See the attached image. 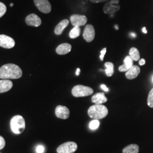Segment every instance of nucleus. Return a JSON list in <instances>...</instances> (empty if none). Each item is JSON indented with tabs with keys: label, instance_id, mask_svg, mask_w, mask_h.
<instances>
[{
	"label": "nucleus",
	"instance_id": "20e7f679",
	"mask_svg": "<svg viewBox=\"0 0 153 153\" xmlns=\"http://www.w3.org/2000/svg\"><path fill=\"white\" fill-rule=\"evenodd\" d=\"M94 93L93 88L83 85H76L72 88V95L75 97H85L91 95Z\"/></svg>",
	"mask_w": 153,
	"mask_h": 153
},
{
	"label": "nucleus",
	"instance_id": "1a4fd4ad",
	"mask_svg": "<svg viewBox=\"0 0 153 153\" xmlns=\"http://www.w3.org/2000/svg\"><path fill=\"white\" fill-rule=\"evenodd\" d=\"M15 46V41L13 39L5 35H0V47L10 49Z\"/></svg>",
	"mask_w": 153,
	"mask_h": 153
},
{
	"label": "nucleus",
	"instance_id": "393cba45",
	"mask_svg": "<svg viewBox=\"0 0 153 153\" xmlns=\"http://www.w3.org/2000/svg\"><path fill=\"white\" fill-rule=\"evenodd\" d=\"M6 6L4 4L0 2V18L3 16L6 12Z\"/></svg>",
	"mask_w": 153,
	"mask_h": 153
},
{
	"label": "nucleus",
	"instance_id": "4be33fe9",
	"mask_svg": "<svg viewBox=\"0 0 153 153\" xmlns=\"http://www.w3.org/2000/svg\"><path fill=\"white\" fill-rule=\"evenodd\" d=\"M81 33V29L79 27H74L69 33V36L71 39H75L78 37Z\"/></svg>",
	"mask_w": 153,
	"mask_h": 153
},
{
	"label": "nucleus",
	"instance_id": "9b49d317",
	"mask_svg": "<svg viewBox=\"0 0 153 153\" xmlns=\"http://www.w3.org/2000/svg\"><path fill=\"white\" fill-rule=\"evenodd\" d=\"M55 115L61 119H67L70 115V111L68 108L63 105H57L55 109Z\"/></svg>",
	"mask_w": 153,
	"mask_h": 153
},
{
	"label": "nucleus",
	"instance_id": "c85d7f7f",
	"mask_svg": "<svg viewBox=\"0 0 153 153\" xmlns=\"http://www.w3.org/2000/svg\"><path fill=\"white\" fill-rule=\"evenodd\" d=\"M109 1H111V0H90V1L92 2L93 3H99V2Z\"/></svg>",
	"mask_w": 153,
	"mask_h": 153
},
{
	"label": "nucleus",
	"instance_id": "dca6fc26",
	"mask_svg": "<svg viewBox=\"0 0 153 153\" xmlns=\"http://www.w3.org/2000/svg\"><path fill=\"white\" fill-rule=\"evenodd\" d=\"M71 45L69 43H63L59 45L56 49V53L60 55H66L71 52Z\"/></svg>",
	"mask_w": 153,
	"mask_h": 153
},
{
	"label": "nucleus",
	"instance_id": "5701e85b",
	"mask_svg": "<svg viewBox=\"0 0 153 153\" xmlns=\"http://www.w3.org/2000/svg\"><path fill=\"white\" fill-rule=\"evenodd\" d=\"M100 125V123L98 120L94 119V120L91 121L89 124V127L92 130H95L98 128L99 126Z\"/></svg>",
	"mask_w": 153,
	"mask_h": 153
},
{
	"label": "nucleus",
	"instance_id": "b1692460",
	"mask_svg": "<svg viewBox=\"0 0 153 153\" xmlns=\"http://www.w3.org/2000/svg\"><path fill=\"white\" fill-rule=\"evenodd\" d=\"M148 105L150 108H153V88L150 90L148 95Z\"/></svg>",
	"mask_w": 153,
	"mask_h": 153
},
{
	"label": "nucleus",
	"instance_id": "cd10ccee",
	"mask_svg": "<svg viewBox=\"0 0 153 153\" xmlns=\"http://www.w3.org/2000/svg\"><path fill=\"white\" fill-rule=\"evenodd\" d=\"M106 51H107V49H106V48H103V49H102L101 51V52H100V60L102 61L103 60L104 55H105V53H106Z\"/></svg>",
	"mask_w": 153,
	"mask_h": 153
},
{
	"label": "nucleus",
	"instance_id": "6e6552de",
	"mask_svg": "<svg viewBox=\"0 0 153 153\" xmlns=\"http://www.w3.org/2000/svg\"><path fill=\"white\" fill-rule=\"evenodd\" d=\"M70 20L71 25L74 27H80L84 26L88 22V18L86 16L78 14L72 15L70 18Z\"/></svg>",
	"mask_w": 153,
	"mask_h": 153
},
{
	"label": "nucleus",
	"instance_id": "c9c22d12",
	"mask_svg": "<svg viewBox=\"0 0 153 153\" xmlns=\"http://www.w3.org/2000/svg\"><path fill=\"white\" fill-rule=\"evenodd\" d=\"M13 5H14V4H13V3H11V4H10V6H11V7H12V6H13Z\"/></svg>",
	"mask_w": 153,
	"mask_h": 153
},
{
	"label": "nucleus",
	"instance_id": "2eb2a0df",
	"mask_svg": "<svg viewBox=\"0 0 153 153\" xmlns=\"http://www.w3.org/2000/svg\"><path fill=\"white\" fill-rule=\"evenodd\" d=\"M13 82L9 79L0 80V93L9 91L13 88Z\"/></svg>",
	"mask_w": 153,
	"mask_h": 153
},
{
	"label": "nucleus",
	"instance_id": "2f4dec72",
	"mask_svg": "<svg viewBox=\"0 0 153 153\" xmlns=\"http://www.w3.org/2000/svg\"><path fill=\"white\" fill-rule=\"evenodd\" d=\"M80 71H80V69H79V68H77V69H76V76H79V73H80Z\"/></svg>",
	"mask_w": 153,
	"mask_h": 153
},
{
	"label": "nucleus",
	"instance_id": "a878e982",
	"mask_svg": "<svg viewBox=\"0 0 153 153\" xmlns=\"http://www.w3.org/2000/svg\"><path fill=\"white\" fill-rule=\"evenodd\" d=\"M45 150V148L43 145H38L36 149V153H43Z\"/></svg>",
	"mask_w": 153,
	"mask_h": 153
},
{
	"label": "nucleus",
	"instance_id": "4468645a",
	"mask_svg": "<svg viewBox=\"0 0 153 153\" xmlns=\"http://www.w3.org/2000/svg\"><path fill=\"white\" fill-rule=\"evenodd\" d=\"M133 60L131 59L130 56H126L124 60V64L120 66L119 68V71L121 72L127 71L133 65Z\"/></svg>",
	"mask_w": 153,
	"mask_h": 153
},
{
	"label": "nucleus",
	"instance_id": "473e14b6",
	"mask_svg": "<svg viewBox=\"0 0 153 153\" xmlns=\"http://www.w3.org/2000/svg\"><path fill=\"white\" fill-rule=\"evenodd\" d=\"M142 32L145 33H147V30H146V27H143L142 28Z\"/></svg>",
	"mask_w": 153,
	"mask_h": 153
},
{
	"label": "nucleus",
	"instance_id": "423d86ee",
	"mask_svg": "<svg viewBox=\"0 0 153 153\" xmlns=\"http://www.w3.org/2000/svg\"><path fill=\"white\" fill-rule=\"evenodd\" d=\"M119 0H111L107 2L103 7V11L105 14H111L119 11L120 9L119 5H117L119 3Z\"/></svg>",
	"mask_w": 153,
	"mask_h": 153
},
{
	"label": "nucleus",
	"instance_id": "f3484780",
	"mask_svg": "<svg viewBox=\"0 0 153 153\" xmlns=\"http://www.w3.org/2000/svg\"><path fill=\"white\" fill-rule=\"evenodd\" d=\"M92 102L95 104H102L107 102V98L103 93H97L91 98Z\"/></svg>",
	"mask_w": 153,
	"mask_h": 153
},
{
	"label": "nucleus",
	"instance_id": "f704fd0d",
	"mask_svg": "<svg viewBox=\"0 0 153 153\" xmlns=\"http://www.w3.org/2000/svg\"><path fill=\"white\" fill-rule=\"evenodd\" d=\"M115 28L116 29V30H119V27H118V26H117V25H115Z\"/></svg>",
	"mask_w": 153,
	"mask_h": 153
},
{
	"label": "nucleus",
	"instance_id": "bb28decb",
	"mask_svg": "<svg viewBox=\"0 0 153 153\" xmlns=\"http://www.w3.org/2000/svg\"><path fill=\"white\" fill-rule=\"evenodd\" d=\"M5 146V141L4 138L0 136V150L4 148Z\"/></svg>",
	"mask_w": 153,
	"mask_h": 153
},
{
	"label": "nucleus",
	"instance_id": "e433bc0d",
	"mask_svg": "<svg viewBox=\"0 0 153 153\" xmlns=\"http://www.w3.org/2000/svg\"><path fill=\"white\" fill-rule=\"evenodd\" d=\"M152 80H153V79H152Z\"/></svg>",
	"mask_w": 153,
	"mask_h": 153
},
{
	"label": "nucleus",
	"instance_id": "c756f323",
	"mask_svg": "<svg viewBox=\"0 0 153 153\" xmlns=\"http://www.w3.org/2000/svg\"><path fill=\"white\" fill-rule=\"evenodd\" d=\"M100 88H102V89H103L104 91H106V92H108L109 91V88H107L105 85H102L100 86Z\"/></svg>",
	"mask_w": 153,
	"mask_h": 153
},
{
	"label": "nucleus",
	"instance_id": "a211bd4d",
	"mask_svg": "<svg viewBox=\"0 0 153 153\" xmlns=\"http://www.w3.org/2000/svg\"><path fill=\"white\" fill-rule=\"evenodd\" d=\"M69 24V22L68 19H64L61 21L55 27V34L57 35H61L64 30V29L66 27H68Z\"/></svg>",
	"mask_w": 153,
	"mask_h": 153
},
{
	"label": "nucleus",
	"instance_id": "6ab92c4d",
	"mask_svg": "<svg viewBox=\"0 0 153 153\" xmlns=\"http://www.w3.org/2000/svg\"><path fill=\"white\" fill-rule=\"evenodd\" d=\"M140 148L136 144H131L126 146L123 150V153H138Z\"/></svg>",
	"mask_w": 153,
	"mask_h": 153
},
{
	"label": "nucleus",
	"instance_id": "72a5a7b5",
	"mask_svg": "<svg viewBox=\"0 0 153 153\" xmlns=\"http://www.w3.org/2000/svg\"><path fill=\"white\" fill-rule=\"evenodd\" d=\"M131 35L133 37H136V35L134 33H131Z\"/></svg>",
	"mask_w": 153,
	"mask_h": 153
},
{
	"label": "nucleus",
	"instance_id": "9d476101",
	"mask_svg": "<svg viewBox=\"0 0 153 153\" xmlns=\"http://www.w3.org/2000/svg\"><path fill=\"white\" fill-rule=\"evenodd\" d=\"M95 36V29L91 25H88L84 30L83 36L84 39L88 42H91Z\"/></svg>",
	"mask_w": 153,
	"mask_h": 153
},
{
	"label": "nucleus",
	"instance_id": "7c9ffc66",
	"mask_svg": "<svg viewBox=\"0 0 153 153\" xmlns=\"http://www.w3.org/2000/svg\"><path fill=\"white\" fill-rule=\"evenodd\" d=\"M145 62H146L145 60L143 59H141L140 60V61H139V64H140V65H145Z\"/></svg>",
	"mask_w": 153,
	"mask_h": 153
},
{
	"label": "nucleus",
	"instance_id": "f257e3e1",
	"mask_svg": "<svg viewBox=\"0 0 153 153\" xmlns=\"http://www.w3.org/2000/svg\"><path fill=\"white\" fill-rule=\"evenodd\" d=\"M22 74L21 68L14 64H7L0 68V78L2 79H18Z\"/></svg>",
	"mask_w": 153,
	"mask_h": 153
},
{
	"label": "nucleus",
	"instance_id": "f03ea898",
	"mask_svg": "<svg viewBox=\"0 0 153 153\" xmlns=\"http://www.w3.org/2000/svg\"><path fill=\"white\" fill-rule=\"evenodd\" d=\"M108 114L107 108L102 104H95L91 106L88 109V115L91 118L95 120L105 117Z\"/></svg>",
	"mask_w": 153,
	"mask_h": 153
},
{
	"label": "nucleus",
	"instance_id": "ddd939ff",
	"mask_svg": "<svg viewBox=\"0 0 153 153\" xmlns=\"http://www.w3.org/2000/svg\"><path fill=\"white\" fill-rule=\"evenodd\" d=\"M140 73V68L137 65H133L126 72V76L128 79H133L137 77Z\"/></svg>",
	"mask_w": 153,
	"mask_h": 153
},
{
	"label": "nucleus",
	"instance_id": "39448f33",
	"mask_svg": "<svg viewBox=\"0 0 153 153\" xmlns=\"http://www.w3.org/2000/svg\"><path fill=\"white\" fill-rule=\"evenodd\" d=\"M77 145L74 142H66L62 143L57 149V153H73L77 149Z\"/></svg>",
	"mask_w": 153,
	"mask_h": 153
},
{
	"label": "nucleus",
	"instance_id": "f8f14e48",
	"mask_svg": "<svg viewBox=\"0 0 153 153\" xmlns=\"http://www.w3.org/2000/svg\"><path fill=\"white\" fill-rule=\"evenodd\" d=\"M26 23L28 26L38 27L41 25L42 20L36 14H31L26 17Z\"/></svg>",
	"mask_w": 153,
	"mask_h": 153
},
{
	"label": "nucleus",
	"instance_id": "7ed1b4c3",
	"mask_svg": "<svg viewBox=\"0 0 153 153\" xmlns=\"http://www.w3.org/2000/svg\"><path fill=\"white\" fill-rule=\"evenodd\" d=\"M10 125L12 131L15 134H19L25 131L26 123L22 116L16 115L11 118Z\"/></svg>",
	"mask_w": 153,
	"mask_h": 153
},
{
	"label": "nucleus",
	"instance_id": "aec40b11",
	"mask_svg": "<svg viewBox=\"0 0 153 153\" xmlns=\"http://www.w3.org/2000/svg\"><path fill=\"white\" fill-rule=\"evenodd\" d=\"M104 66L106 68L105 70V74L108 76H111L114 73V65L113 63L111 62H107L105 63Z\"/></svg>",
	"mask_w": 153,
	"mask_h": 153
},
{
	"label": "nucleus",
	"instance_id": "412c9836",
	"mask_svg": "<svg viewBox=\"0 0 153 153\" xmlns=\"http://www.w3.org/2000/svg\"><path fill=\"white\" fill-rule=\"evenodd\" d=\"M129 56L134 61L139 60L140 59V55L138 50L134 47L131 48L129 51Z\"/></svg>",
	"mask_w": 153,
	"mask_h": 153
},
{
	"label": "nucleus",
	"instance_id": "0eeeda50",
	"mask_svg": "<svg viewBox=\"0 0 153 153\" xmlns=\"http://www.w3.org/2000/svg\"><path fill=\"white\" fill-rule=\"evenodd\" d=\"M35 5L41 12L48 14L51 11V5L48 0H34Z\"/></svg>",
	"mask_w": 153,
	"mask_h": 153
}]
</instances>
